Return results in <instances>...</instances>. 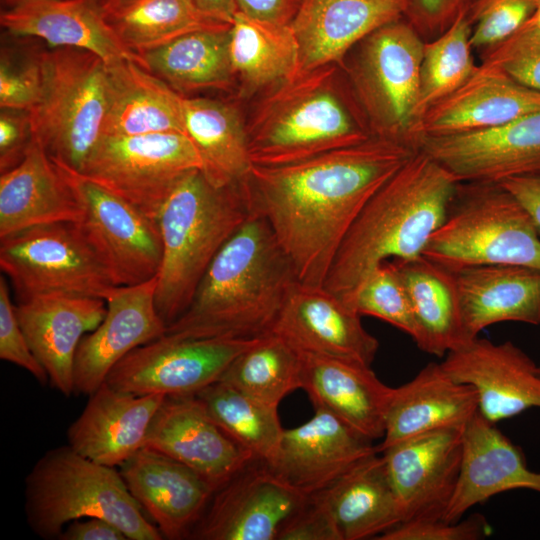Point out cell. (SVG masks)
Instances as JSON below:
<instances>
[{
    "label": "cell",
    "instance_id": "obj_27",
    "mask_svg": "<svg viewBox=\"0 0 540 540\" xmlns=\"http://www.w3.org/2000/svg\"><path fill=\"white\" fill-rule=\"evenodd\" d=\"M515 489L540 494V472L529 469L521 448L477 413L463 430L460 476L443 519L458 521L475 505Z\"/></svg>",
    "mask_w": 540,
    "mask_h": 540
},
{
    "label": "cell",
    "instance_id": "obj_4",
    "mask_svg": "<svg viewBox=\"0 0 540 540\" xmlns=\"http://www.w3.org/2000/svg\"><path fill=\"white\" fill-rule=\"evenodd\" d=\"M338 66L295 74L264 90L245 121L252 165L294 164L372 137Z\"/></svg>",
    "mask_w": 540,
    "mask_h": 540
},
{
    "label": "cell",
    "instance_id": "obj_5",
    "mask_svg": "<svg viewBox=\"0 0 540 540\" xmlns=\"http://www.w3.org/2000/svg\"><path fill=\"white\" fill-rule=\"evenodd\" d=\"M249 215L241 183L216 187L194 169L174 186L156 219L162 260L155 303L166 326L187 309L210 263Z\"/></svg>",
    "mask_w": 540,
    "mask_h": 540
},
{
    "label": "cell",
    "instance_id": "obj_7",
    "mask_svg": "<svg viewBox=\"0 0 540 540\" xmlns=\"http://www.w3.org/2000/svg\"><path fill=\"white\" fill-rule=\"evenodd\" d=\"M422 255L451 272L482 265L540 270V234L500 183L459 182Z\"/></svg>",
    "mask_w": 540,
    "mask_h": 540
},
{
    "label": "cell",
    "instance_id": "obj_44",
    "mask_svg": "<svg viewBox=\"0 0 540 540\" xmlns=\"http://www.w3.org/2000/svg\"><path fill=\"white\" fill-rule=\"evenodd\" d=\"M481 63L540 92V27L529 18L509 37L484 49Z\"/></svg>",
    "mask_w": 540,
    "mask_h": 540
},
{
    "label": "cell",
    "instance_id": "obj_26",
    "mask_svg": "<svg viewBox=\"0 0 540 540\" xmlns=\"http://www.w3.org/2000/svg\"><path fill=\"white\" fill-rule=\"evenodd\" d=\"M165 398L122 392L104 382L89 395L82 413L68 428V445L95 462L120 466L145 447Z\"/></svg>",
    "mask_w": 540,
    "mask_h": 540
},
{
    "label": "cell",
    "instance_id": "obj_39",
    "mask_svg": "<svg viewBox=\"0 0 540 540\" xmlns=\"http://www.w3.org/2000/svg\"><path fill=\"white\" fill-rule=\"evenodd\" d=\"M122 43L138 54L188 33L231 28L194 0H139L104 15Z\"/></svg>",
    "mask_w": 540,
    "mask_h": 540
},
{
    "label": "cell",
    "instance_id": "obj_15",
    "mask_svg": "<svg viewBox=\"0 0 540 540\" xmlns=\"http://www.w3.org/2000/svg\"><path fill=\"white\" fill-rule=\"evenodd\" d=\"M416 147L458 182L540 175V110L491 129L421 137Z\"/></svg>",
    "mask_w": 540,
    "mask_h": 540
},
{
    "label": "cell",
    "instance_id": "obj_48",
    "mask_svg": "<svg viewBox=\"0 0 540 540\" xmlns=\"http://www.w3.org/2000/svg\"><path fill=\"white\" fill-rule=\"evenodd\" d=\"M41 73L37 54L17 67L2 54L0 62V107L29 111L38 102Z\"/></svg>",
    "mask_w": 540,
    "mask_h": 540
},
{
    "label": "cell",
    "instance_id": "obj_3",
    "mask_svg": "<svg viewBox=\"0 0 540 540\" xmlns=\"http://www.w3.org/2000/svg\"><path fill=\"white\" fill-rule=\"evenodd\" d=\"M458 183L445 167L417 150L359 213L323 287L351 307L358 288L378 265L422 255Z\"/></svg>",
    "mask_w": 540,
    "mask_h": 540
},
{
    "label": "cell",
    "instance_id": "obj_41",
    "mask_svg": "<svg viewBox=\"0 0 540 540\" xmlns=\"http://www.w3.org/2000/svg\"><path fill=\"white\" fill-rule=\"evenodd\" d=\"M219 381L278 406L286 395L302 388V355L270 332L236 356Z\"/></svg>",
    "mask_w": 540,
    "mask_h": 540
},
{
    "label": "cell",
    "instance_id": "obj_9",
    "mask_svg": "<svg viewBox=\"0 0 540 540\" xmlns=\"http://www.w3.org/2000/svg\"><path fill=\"white\" fill-rule=\"evenodd\" d=\"M425 42L401 18L357 44L348 73L352 93L372 136L413 146L410 132L416 120Z\"/></svg>",
    "mask_w": 540,
    "mask_h": 540
},
{
    "label": "cell",
    "instance_id": "obj_50",
    "mask_svg": "<svg viewBox=\"0 0 540 540\" xmlns=\"http://www.w3.org/2000/svg\"><path fill=\"white\" fill-rule=\"evenodd\" d=\"M475 0H407L404 18L425 39L447 30L461 15H468Z\"/></svg>",
    "mask_w": 540,
    "mask_h": 540
},
{
    "label": "cell",
    "instance_id": "obj_11",
    "mask_svg": "<svg viewBox=\"0 0 540 540\" xmlns=\"http://www.w3.org/2000/svg\"><path fill=\"white\" fill-rule=\"evenodd\" d=\"M194 169L202 162L187 134L162 132L103 135L80 174L156 220L174 186Z\"/></svg>",
    "mask_w": 540,
    "mask_h": 540
},
{
    "label": "cell",
    "instance_id": "obj_10",
    "mask_svg": "<svg viewBox=\"0 0 540 540\" xmlns=\"http://www.w3.org/2000/svg\"><path fill=\"white\" fill-rule=\"evenodd\" d=\"M0 267L19 301L51 295L104 299L116 286L77 222L33 226L0 238Z\"/></svg>",
    "mask_w": 540,
    "mask_h": 540
},
{
    "label": "cell",
    "instance_id": "obj_16",
    "mask_svg": "<svg viewBox=\"0 0 540 540\" xmlns=\"http://www.w3.org/2000/svg\"><path fill=\"white\" fill-rule=\"evenodd\" d=\"M463 430L419 434L382 451L403 521L443 519L460 476Z\"/></svg>",
    "mask_w": 540,
    "mask_h": 540
},
{
    "label": "cell",
    "instance_id": "obj_51",
    "mask_svg": "<svg viewBox=\"0 0 540 540\" xmlns=\"http://www.w3.org/2000/svg\"><path fill=\"white\" fill-rule=\"evenodd\" d=\"M32 143L27 111L1 109L0 113V171L17 166Z\"/></svg>",
    "mask_w": 540,
    "mask_h": 540
},
{
    "label": "cell",
    "instance_id": "obj_40",
    "mask_svg": "<svg viewBox=\"0 0 540 540\" xmlns=\"http://www.w3.org/2000/svg\"><path fill=\"white\" fill-rule=\"evenodd\" d=\"M196 397L218 426L256 462L267 464L274 458L284 431L278 406L222 381L202 389Z\"/></svg>",
    "mask_w": 540,
    "mask_h": 540
},
{
    "label": "cell",
    "instance_id": "obj_8",
    "mask_svg": "<svg viewBox=\"0 0 540 540\" xmlns=\"http://www.w3.org/2000/svg\"><path fill=\"white\" fill-rule=\"evenodd\" d=\"M37 58L41 92L28 111L32 138L55 164L80 173L103 136L108 66L97 55L76 48H54Z\"/></svg>",
    "mask_w": 540,
    "mask_h": 540
},
{
    "label": "cell",
    "instance_id": "obj_30",
    "mask_svg": "<svg viewBox=\"0 0 540 540\" xmlns=\"http://www.w3.org/2000/svg\"><path fill=\"white\" fill-rule=\"evenodd\" d=\"M302 389L323 408L370 440L383 438L393 388L369 365L301 353Z\"/></svg>",
    "mask_w": 540,
    "mask_h": 540
},
{
    "label": "cell",
    "instance_id": "obj_18",
    "mask_svg": "<svg viewBox=\"0 0 540 540\" xmlns=\"http://www.w3.org/2000/svg\"><path fill=\"white\" fill-rule=\"evenodd\" d=\"M455 379L472 385L478 413L491 423L540 408V367L511 341L475 338L441 362Z\"/></svg>",
    "mask_w": 540,
    "mask_h": 540
},
{
    "label": "cell",
    "instance_id": "obj_6",
    "mask_svg": "<svg viewBox=\"0 0 540 540\" xmlns=\"http://www.w3.org/2000/svg\"><path fill=\"white\" fill-rule=\"evenodd\" d=\"M143 512L120 471L69 445L48 450L25 480L26 519L44 539H58L72 521L97 517L115 524L128 540H162Z\"/></svg>",
    "mask_w": 540,
    "mask_h": 540
},
{
    "label": "cell",
    "instance_id": "obj_31",
    "mask_svg": "<svg viewBox=\"0 0 540 540\" xmlns=\"http://www.w3.org/2000/svg\"><path fill=\"white\" fill-rule=\"evenodd\" d=\"M81 207L61 169L41 144L0 176V238L33 226L78 222Z\"/></svg>",
    "mask_w": 540,
    "mask_h": 540
},
{
    "label": "cell",
    "instance_id": "obj_14",
    "mask_svg": "<svg viewBox=\"0 0 540 540\" xmlns=\"http://www.w3.org/2000/svg\"><path fill=\"white\" fill-rule=\"evenodd\" d=\"M252 462L218 488L189 537L201 540H277L309 495L265 463Z\"/></svg>",
    "mask_w": 540,
    "mask_h": 540
},
{
    "label": "cell",
    "instance_id": "obj_32",
    "mask_svg": "<svg viewBox=\"0 0 540 540\" xmlns=\"http://www.w3.org/2000/svg\"><path fill=\"white\" fill-rule=\"evenodd\" d=\"M453 273L469 342L499 322L540 324V270L517 265H482Z\"/></svg>",
    "mask_w": 540,
    "mask_h": 540
},
{
    "label": "cell",
    "instance_id": "obj_25",
    "mask_svg": "<svg viewBox=\"0 0 540 540\" xmlns=\"http://www.w3.org/2000/svg\"><path fill=\"white\" fill-rule=\"evenodd\" d=\"M103 298L51 295L19 301L16 313L30 348L53 388L74 393V363L81 339L102 322Z\"/></svg>",
    "mask_w": 540,
    "mask_h": 540
},
{
    "label": "cell",
    "instance_id": "obj_59",
    "mask_svg": "<svg viewBox=\"0 0 540 540\" xmlns=\"http://www.w3.org/2000/svg\"><path fill=\"white\" fill-rule=\"evenodd\" d=\"M539 367H540V362H539Z\"/></svg>",
    "mask_w": 540,
    "mask_h": 540
},
{
    "label": "cell",
    "instance_id": "obj_20",
    "mask_svg": "<svg viewBox=\"0 0 540 540\" xmlns=\"http://www.w3.org/2000/svg\"><path fill=\"white\" fill-rule=\"evenodd\" d=\"M539 110V91L481 63L461 86L423 111L412 126L410 142L416 148L421 137L491 129Z\"/></svg>",
    "mask_w": 540,
    "mask_h": 540
},
{
    "label": "cell",
    "instance_id": "obj_13",
    "mask_svg": "<svg viewBox=\"0 0 540 540\" xmlns=\"http://www.w3.org/2000/svg\"><path fill=\"white\" fill-rule=\"evenodd\" d=\"M257 338H178L165 333L122 358L105 382L134 395H196L219 381Z\"/></svg>",
    "mask_w": 540,
    "mask_h": 540
},
{
    "label": "cell",
    "instance_id": "obj_56",
    "mask_svg": "<svg viewBox=\"0 0 540 540\" xmlns=\"http://www.w3.org/2000/svg\"><path fill=\"white\" fill-rule=\"evenodd\" d=\"M104 15L126 7L139 0H94Z\"/></svg>",
    "mask_w": 540,
    "mask_h": 540
},
{
    "label": "cell",
    "instance_id": "obj_46",
    "mask_svg": "<svg viewBox=\"0 0 540 540\" xmlns=\"http://www.w3.org/2000/svg\"><path fill=\"white\" fill-rule=\"evenodd\" d=\"M492 533L487 519L473 514L448 522L442 518L407 520L383 533L379 540H481Z\"/></svg>",
    "mask_w": 540,
    "mask_h": 540
},
{
    "label": "cell",
    "instance_id": "obj_57",
    "mask_svg": "<svg viewBox=\"0 0 540 540\" xmlns=\"http://www.w3.org/2000/svg\"><path fill=\"white\" fill-rule=\"evenodd\" d=\"M532 21L540 27V5L535 11V13L531 16Z\"/></svg>",
    "mask_w": 540,
    "mask_h": 540
},
{
    "label": "cell",
    "instance_id": "obj_53",
    "mask_svg": "<svg viewBox=\"0 0 540 540\" xmlns=\"http://www.w3.org/2000/svg\"><path fill=\"white\" fill-rule=\"evenodd\" d=\"M239 11L253 18L290 24L301 0H236Z\"/></svg>",
    "mask_w": 540,
    "mask_h": 540
},
{
    "label": "cell",
    "instance_id": "obj_19",
    "mask_svg": "<svg viewBox=\"0 0 540 540\" xmlns=\"http://www.w3.org/2000/svg\"><path fill=\"white\" fill-rule=\"evenodd\" d=\"M359 315L324 287L296 282L271 330L300 353L371 365L378 340L365 330Z\"/></svg>",
    "mask_w": 540,
    "mask_h": 540
},
{
    "label": "cell",
    "instance_id": "obj_43",
    "mask_svg": "<svg viewBox=\"0 0 540 540\" xmlns=\"http://www.w3.org/2000/svg\"><path fill=\"white\" fill-rule=\"evenodd\" d=\"M352 309L379 318L417 339L418 327L407 288L392 261L378 265L362 282Z\"/></svg>",
    "mask_w": 540,
    "mask_h": 540
},
{
    "label": "cell",
    "instance_id": "obj_49",
    "mask_svg": "<svg viewBox=\"0 0 540 540\" xmlns=\"http://www.w3.org/2000/svg\"><path fill=\"white\" fill-rule=\"evenodd\" d=\"M277 540H343L336 520L320 492L310 494L304 505L282 528Z\"/></svg>",
    "mask_w": 540,
    "mask_h": 540
},
{
    "label": "cell",
    "instance_id": "obj_21",
    "mask_svg": "<svg viewBox=\"0 0 540 540\" xmlns=\"http://www.w3.org/2000/svg\"><path fill=\"white\" fill-rule=\"evenodd\" d=\"M378 453L372 440L323 408L307 422L283 431L266 465L306 495L324 490L363 459Z\"/></svg>",
    "mask_w": 540,
    "mask_h": 540
},
{
    "label": "cell",
    "instance_id": "obj_58",
    "mask_svg": "<svg viewBox=\"0 0 540 540\" xmlns=\"http://www.w3.org/2000/svg\"><path fill=\"white\" fill-rule=\"evenodd\" d=\"M2 1L5 3L7 8H9V7H12V6L24 1V0H2Z\"/></svg>",
    "mask_w": 540,
    "mask_h": 540
},
{
    "label": "cell",
    "instance_id": "obj_29",
    "mask_svg": "<svg viewBox=\"0 0 540 540\" xmlns=\"http://www.w3.org/2000/svg\"><path fill=\"white\" fill-rule=\"evenodd\" d=\"M0 23L11 34L41 38L53 48L89 51L107 65L123 60L141 63L94 0H24L3 11Z\"/></svg>",
    "mask_w": 540,
    "mask_h": 540
},
{
    "label": "cell",
    "instance_id": "obj_37",
    "mask_svg": "<svg viewBox=\"0 0 540 540\" xmlns=\"http://www.w3.org/2000/svg\"><path fill=\"white\" fill-rule=\"evenodd\" d=\"M230 30H202L138 53L140 66L177 92L237 87L230 58Z\"/></svg>",
    "mask_w": 540,
    "mask_h": 540
},
{
    "label": "cell",
    "instance_id": "obj_36",
    "mask_svg": "<svg viewBox=\"0 0 540 540\" xmlns=\"http://www.w3.org/2000/svg\"><path fill=\"white\" fill-rule=\"evenodd\" d=\"M185 133L202 162V173L216 187L240 184L252 164L245 121L238 108L211 98L183 101Z\"/></svg>",
    "mask_w": 540,
    "mask_h": 540
},
{
    "label": "cell",
    "instance_id": "obj_54",
    "mask_svg": "<svg viewBox=\"0 0 540 540\" xmlns=\"http://www.w3.org/2000/svg\"><path fill=\"white\" fill-rule=\"evenodd\" d=\"M500 184L526 209L540 234V175L512 177Z\"/></svg>",
    "mask_w": 540,
    "mask_h": 540
},
{
    "label": "cell",
    "instance_id": "obj_55",
    "mask_svg": "<svg viewBox=\"0 0 540 540\" xmlns=\"http://www.w3.org/2000/svg\"><path fill=\"white\" fill-rule=\"evenodd\" d=\"M197 6L205 13L222 21L232 23L239 11L236 0H194Z\"/></svg>",
    "mask_w": 540,
    "mask_h": 540
},
{
    "label": "cell",
    "instance_id": "obj_34",
    "mask_svg": "<svg viewBox=\"0 0 540 540\" xmlns=\"http://www.w3.org/2000/svg\"><path fill=\"white\" fill-rule=\"evenodd\" d=\"M391 261L409 293L419 349L442 357L467 344L454 273L423 255Z\"/></svg>",
    "mask_w": 540,
    "mask_h": 540
},
{
    "label": "cell",
    "instance_id": "obj_22",
    "mask_svg": "<svg viewBox=\"0 0 540 540\" xmlns=\"http://www.w3.org/2000/svg\"><path fill=\"white\" fill-rule=\"evenodd\" d=\"M145 447L190 467L216 490L256 462L218 426L196 395L165 398Z\"/></svg>",
    "mask_w": 540,
    "mask_h": 540
},
{
    "label": "cell",
    "instance_id": "obj_28",
    "mask_svg": "<svg viewBox=\"0 0 540 540\" xmlns=\"http://www.w3.org/2000/svg\"><path fill=\"white\" fill-rule=\"evenodd\" d=\"M477 413L475 388L451 376L442 363H428L412 380L393 388L377 450L431 431L464 429Z\"/></svg>",
    "mask_w": 540,
    "mask_h": 540
},
{
    "label": "cell",
    "instance_id": "obj_35",
    "mask_svg": "<svg viewBox=\"0 0 540 540\" xmlns=\"http://www.w3.org/2000/svg\"><path fill=\"white\" fill-rule=\"evenodd\" d=\"M343 540L377 538L403 521L382 456L363 459L319 491Z\"/></svg>",
    "mask_w": 540,
    "mask_h": 540
},
{
    "label": "cell",
    "instance_id": "obj_33",
    "mask_svg": "<svg viewBox=\"0 0 540 540\" xmlns=\"http://www.w3.org/2000/svg\"><path fill=\"white\" fill-rule=\"evenodd\" d=\"M108 66L103 135L185 133L184 96L132 60Z\"/></svg>",
    "mask_w": 540,
    "mask_h": 540
},
{
    "label": "cell",
    "instance_id": "obj_45",
    "mask_svg": "<svg viewBox=\"0 0 540 540\" xmlns=\"http://www.w3.org/2000/svg\"><path fill=\"white\" fill-rule=\"evenodd\" d=\"M539 5L540 0H475L467 15L472 48L484 50L509 37Z\"/></svg>",
    "mask_w": 540,
    "mask_h": 540
},
{
    "label": "cell",
    "instance_id": "obj_12",
    "mask_svg": "<svg viewBox=\"0 0 540 540\" xmlns=\"http://www.w3.org/2000/svg\"><path fill=\"white\" fill-rule=\"evenodd\" d=\"M57 166L80 204L77 224L115 285H135L156 277L162 260L157 221L80 173Z\"/></svg>",
    "mask_w": 540,
    "mask_h": 540
},
{
    "label": "cell",
    "instance_id": "obj_1",
    "mask_svg": "<svg viewBox=\"0 0 540 540\" xmlns=\"http://www.w3.org/2000/svg\"><path fill=\"white\" fill-rule=\"evenodd\" d=\"M416 151L372 136L294 164L252 165L241 185L250 213L267 221L297 281L323 287L359 213Z\"/></svg>",
    "mask_w": 540,
    "mask_h": 540
},
{
    "label": "cell",
    "instance_id": "obj_52",
    "mask_svg": "<svg viewBox=\"0 0 540 540\" xmlns=\"http://www.w3.org/2000/svg\"><path fill=\"white\" fill-rule=\"evenodd\" d=\"M58 539L61 540H127L124 532L103 518H82L67 524Z\"/></svg>",
    "mask_w": 540,
    "mask_h": 540
},
{
    "label": "cell",
    "instance_id": "obj_17",
    "mask_svg": "<svg viewBox=\"0 0 540 540\" xmlns=\"http://www.w3.org/2000/svg\"><path fill=\"white\" fill-rule=\"evenodd\" d=\"M155 292L156 277L107 291L104 319L81 339L76 351L74 393L92 394L122 358L166 333L167 326L156 308Z\"/></svg>",
    "mask_w": 540,
    "mask_h": 540
},
{
    "label": "cell",
    "instance_id": "obj_24",
    "mask_svg": "<svg viewBox=\"0 0 540 540\" xmlns=\"http://www.w3.org/2000/svg\"><path fill=\"white\" fill-rule=\"evenodd\" d=\"M407 0H301L289 24L299 48L295 74L336 64L378 28L404 18Z\"/></svg>",
    "mask_w": 540,
    "mask_h": 540
},
{
    "label": "cell",
    "instance_id": "obj_23",
    "mask_svg": "<svg viewBox=\"0 0 540 540\" xmlns=\"http://www.w3.org/2000/svg\"><path fill=\"white\" fill-rule=\"evenodd\" d=\"M119 471L134 499L169 540L189 537L216 491L190 467L149 447L122 463Z\"/></svg>",
    "mask_w": 540,
    "mask_h": 540
},
{
    "label": "cell",
    "instance_id": "obj_47",
    "mask_svg": "<svg viewBox=\"0 0 540 540\" xmlns=\"http://www.w3.org/2000/svg\"><path fill=\"white\" fill-rule=\"evenodd\" d=\"M0 358L23 368L40 384L48 383L46 370L32 352L11 301L6 279L0 277Z\"/></svg>",
    "mask_w": 540,
    "mask_h": 540
},
{
    "label": "cell",
    "instance_id": "obj_2",
    "mask_svg": "<svg viewBox=\"0 0 540 540\" xmlns=\"http://www.w3.org/2000/svg\"><path fill=\"white\" fill-rule=\"evenodd\" d=\"M291 261L267 221L250 213L218 251L187 309L166 328L178 338H255L271 332L292 286Z\"/></svg>",
    "mask_w": 540,
    "mask_h": 540
},
{
    "label": "cell",
    "instance_id": "obj_38",
    "mask_svg": "<svg viewBox=\"0 0 540 540\" xmlns=\"http://www.w3.org/2000/svg\"><path fill=\"white\" fill-rule=\"evenodd\" d=\"M230 58L239 93L246 96L295 75L299 48L290 25L238 11L231 24Z\"/></svg>",
    "mask_w": 540,
    "mask_h": 540
},
{
    "label": "cell",
    "instance_id": "obj_42",
    "mask_svg": "<svg viewBox=\"0 0 540 540\" xmlns=\"http://www.w3.org/2000/svg\"><path fill=\"white\" fill-rule=\"evenodd\" d=\"M470 37V21L467 15H461L442 34L425 42L416 120L430 105L461 86L476 70L478 65L472 56Z\"/></svg>",
    "mask_w": 540,
    "mask_h": 540
}]
</instances>
